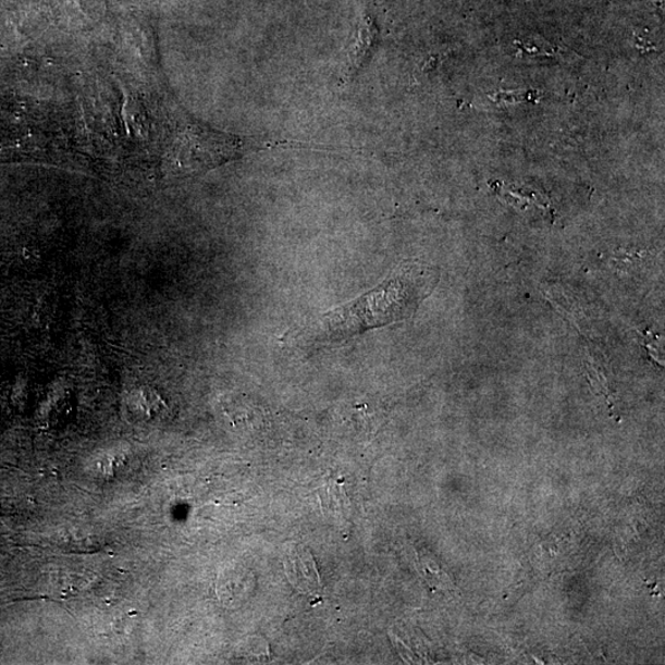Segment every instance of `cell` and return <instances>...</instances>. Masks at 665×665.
<instances>
[{
  "mask_svg": "<svg viewBox=\"0 0 665 665\" xmlns=\"http://www.w3.org/2000/svg\"><path fill=\"white\" fill-rule=\"evenodd\" d=\"M438 280L439 274L433 267L403 264L370 293L325 313L317 324L318 333L323 338L343 340L407 320L432 294Z\"/></svg>",
  "mask_w": 665,
  "mask_h": 665,
  "instance_id": "obj_1",
  "label": "cell"
},
{
  "mask_svg": "<svg viewBox=\"0 0 665 665\" xmlns=\"http://www.w3.org/2000/svg\"><path fill=\"white\" fill-rule=\"evenodd\" d=\"M284 144L239 137L200 123H187L174 140L172 162L176 174L187 176L208 172L247 153Z\"/></svg>",
  "mask_w": 665,
  "mask_h": 665,
  "instance_id": "obj_2",
  "label": "cell"
},
{
  "mask_svg": "<svg viewBox=\"0 0 665 665\" xmlns=\"http://www.w3.org/2000/svg\"><path fill=\"white\" fill-rule=\"evenodd\" d=\"M163 399L158 393L149 389H138L131 391L125 399V407L128 415L137 421L153 420L162 414Z\"/></svg>",
  "mask_w": 665,
  "mask_h": 665,
  "instance_id": "obj_3",
  "label": "cell"
}]
</instances>
